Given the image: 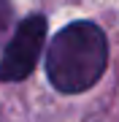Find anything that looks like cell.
I'll use <instances>...</instances> for the list:
<instances>
[{
    "instance_id": "obj_1",
    "label": "cell",
    "mask_w": 119,
    "mask_h": 122,
    "mask_svg": "<svg viewBox=\"0 0 119 122\" xmlns=\"http://www.w3.org/2000/svg\"><path fill=\"white\" fill-rule=\"evenodd\" d=\"M108 65V44L92 22H73L52 38L46 54V76L54 90L76 95L97 84Z\"/></svg>"
},
{
    "instance_id": "obj_2",
    "label": "cell",
    "mask_w": 119,
    "mask_h": 122,
    "mask_svg": "<svg viewBox=\"0 0 119 122\" xmlns=\"http://www.w3.org/2000/svg\"><path fill=\"white\" fill-rule=\"evenodd\" d=\"M46 41V19L41 14L27 16L22 25L16 27L14 38L8 41V46L3 49L0 57V81H22L33 73L41 49Z\"/></svg>"
},
{
    "instance_id": "obj_3",
    "label": "cell",
    "mask_w": 119,
    "mask_h": 122,
    "mask_svg": "<svg viewBox=\"0 0 119 122\" xmlns=\"http://www.w3.org/2000/svg\"><path fill=\"white\" fill-rule=\"evenodd\" d=\"M8 27H11V5L5 0H0V46L8 35Z\"/></svg>"
}]
</instances>
